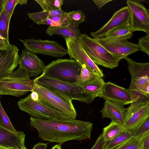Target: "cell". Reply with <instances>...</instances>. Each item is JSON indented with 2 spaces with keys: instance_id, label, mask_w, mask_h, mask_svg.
I'll return each instance as SVG.
<instances>
[{
  "instance_id": "cell-4",
  "label": "cell",
  "mask_w": 149,
  "mask_h": 149,
  "mask_svg": "<svg viewBox=\"0 0 149 149\" xmlns=\"http://www.w3.org/2000/svg\"><path fill=\"white\" fill-rule=\"evenodd\" d=\"M34 86L26 72L20 65L7 77L0 80L1 95L19 97L32 92Z\"/></svg>"
},
{
  "instance_id": "cell-29",
  "label": "cell",
  "mask_w": 149,
  "mask_h": 149,
  "mask_svg": "<svg viewBox=\"0 0 149 149\" xmlns=\"http://www.w3.org/2000/svg\"><path fill=\"white\" fill-rule=\"evenodd\" d=\"M27 3V0H4L1 10L4 14L12 17L15 8L18 4L22 5Z\"/></svg>"
},
{
  "instance_id": "cell-28",
  "label": "cell",
  "mask_w": 149,
  "mask_h": 149,
  "mask_svg": "<svg viewBox=\"0 0 149 149\" xmlns=\"http://www.w3.org/2000/svg\"><path fill=\"white\" fill-rule=\"evenodd\" d=\"M11 17L4 14L1 10L0 11V35L9 41L8 30Z\"/></svg>"
},
{
  "instance_id": "cell-33",
  "label": "cell",
  "mask_w": 149,
  "mask_h": 149,
  "mask_svg": "<svg viewBox=\"0 0 149 149\" xmlns=\"http://www.w3.org/2000/svg\"><path fill=\"white\" fill-rule=\"evenodd\" d=\"M81 67L80 75L81 82L90 81L100 77L90 71L85 66H82Z\"/></svg>"
},
{
  "instance_id": "cell-38",
  "label": "cell",
  "mask_w": 149,
  "mask_h": 149,
  "mask_svg": "<svg viewBox=\"0 0 149 149\" xmlns=\"http://www.w3.org/2000/svg\"><path fill=\"white\" fill-rule=\"evenodd\" d=\"M112 1V0H93L97 6L98 9H100L102 6L106 3Z\"/></svg>"
},
{
  "instance_id": "cell-10",
  "label": "cell",
  "mask_w": 149,
  "mask_h": 149,
  "mask_svg": "<svg viewBox=\"0 0 149 149\" xmlns=\"http://www.w3.org/2000/svg\"><path fill=\"white\" fill-rule=\"evenodd\" d=\"M19 40L22 42L25 49L36 54L58 58L62 57L68 54L67 49L54 41L36 39L33 38L24 40Z\"/></svg>"
},
{
  "instance_id": "cell-14",
  "label": "cell",
  "mask_w": 149,
  "mask_h": 149,
  "mask_svg": "<svg viewBox=\"0 0 149 149\" xmlns=\"http://www.w3.org/2000/svg\"><path fill=\"white\" fill-rule=\"evenodd\" d=\"M130 13L128 7H123L116 11L110 20L102 27L90 35L94 38L105 37L108 33L116 29L129 22Z\"/></svg>"
},
{
  "instance_id": "cell-6",
  "label": "cell",
  "mask_w": 149,
  "mask_h": 149,
  "mask_svg": "<svg viewBox=\"0 0 149 149\" xmlns=\"http://www.w3.org/2000/svg\"><path fill=\"white\" fill-rule=\"evenodd\" d=\"M124 59L127 62L131 78L128 90L134 96L148 95L149 94V63H138L127 56Z\"/></svg>"
},
{
  "instance_id": "cell-15",
  "label": "cell",
  "mask_w": 149,
  "mask_h": 149,
  "mask_svg": "<svg viewBox=\"0 0 149 149\" xmlns=\"http://www.w3.org/2000/svg\"><path fill=\"white\" fill-rule=\"evenodd\" d=\"M101 97L106 100L120 103L123 105L134 101L132 95L127 89L110 82L105 83Z\"/></svg>"
},
{
  "instance_id": "cell-3",
  "label": "cell",
  "mask_w": 149,
  "mask_h": 149,
  "mask_svg": "<svg viewBox=\"0 0 149 149\" xmlns=\"http://www.w3.org/2000/svg\"><path fill=\"white\" fill-rule=\"evenodd\" d=\"M82 67L75 60L58 58L45 65L42 75L61 81L79 84Z\"/></svg>"
},
{
  "instance_id": "cell-24",
  "label": "cell",
  "mask_w": 149,
  "mask_h": 149,
  "mask_svg": "<svg viewBox=\"0 0 149 149\" xmlns=\"http://www.w3.org/2000/svg\"><path fill=\"white\" fill-rule=\"evenodd\" d=\"M131 136L130 131L124 130L107 142L103 149H115Z\"/></svg>"
},
{
  "instance_id": "cell-22",
  "label": "cell",
  "mask_w": 149,
  "mask_h": 149,
  "mask_svg": "<svg viewBox=\"0 0 149 149\" xmlns=\"http://www.w3.org/2000/svg\"><path fill=\"white\" fill-rule=\"evenodd\" d=\"M62 9L50 11H42L36 13H27L29 17L38 25L43 24L45 21L52 16L62 15L67 13Z\"/></svg>"
},
{
  "instance_id": "cell-18",
  "label": "cell",
  "mask_w": 149,
  "mask_h": 149,
  "mask_svg": "<svg viewBox=\"0 0 149 149\" xmlns=\"http://www.w3.org/2000/svg\"><path fill=\"white\" fill-rule=\"evenodd\" d=\"M25 136L23 132H14L0 125V146L9 149H27Z\"/></svg>"
},
{
  "instance_id": "cell-11",
  "label": "cell",
  "mask_w": 149,
  "mask_h": 149,
  "mask_svg": "<svg viewBox=\"0 0 149 149\" xmlns=\"http://www.w3.org/2000/svg\"><path fill=\"white\" fill-rule=\"evenodd\" d=\"M94 39L119 62L127 56L140 51L137 44L129 42L126 38L109 39L103 37Z\"/></svg>"
},
{
  "instance_id": "cell-36",
  "label": "cell",
  "mask_w": 149,
  "mask_h": 149,
  "mask_svg": "<svg viewBox=\"0 0 149 149\" xmlns=\"http://www.w3.org/2000/svg\"><path fill=\"white\" fill-rule=\"evenodd\" d=\"M9 42L2 37L0 35V50L6 51L12 45Z\"/></svg>"
},
{
  "instance_id": "cell-21",
  "label": "cell",
  "mask_w": 149,
  "mask_h": 149,
  "mask_svg": "<svg viewBox=\"0 0 149 149\" xmlns=\"http://www.w3.org/2000/svg\"><path fill=\"white\" fill-rule=\"evenodd\" d=\"M103 78L99 77L79 84L85 90L95 97H101L105 84Z\"/></svg>"
},
{
  "instance_id": "cell-13",
  "label": "cell",
  "mask_w": 149,
  "mask_h": 149,
  "mask_svg": "<svg viewBox=\"0 0 149 149\" xmlns=\"http://www.w3.org/2000/svg\"><path fill=\"white\" fill-rule=\"evenodd\" d=\"M68 54L71 59L75 60L82 66H85L90 71L100 77L104 76L100 69L87 54L78 40L65 39Z\"/></svg>"
},
{
  "instance_id": "cell-23",
  "label": "cell",
  "mask_w": 149,
  "mask_h": 149,
  "mask_svg": "<svg viewBox=\"0 0 149 149\" xmlns=\"http://www.w3.org/2000/svg\"><path fill=\"white\" fill-rule=\"evenodd\" d=\"M133 33L129 22L116 29L103 38L109 39L125 38L128 40L131 38L133 36Z\"/></svg>"
},
{
  "instance_id": "cell-1",
  "label": "cell",
  "mask_w": 149,
  "mask_h": 149,
  "mask_svg": "<svg viewBox=\"0 0 149 149\" xmlns=\"http://www.w3.org/2000/svg\"><path fill=\"white\" fill-rule=\"evenodd\" d=\"M31 126L43 140L60 145L67 141L90 139L93 128L90 122L75 119L46 120L30 117Z\"/></svg>"
},
{
  "instance_id": "cell-31",
  "label": "cell",
  "mask_w": 149,
  "mask_h": 149,
  "mask_svg": "<svg viewBox=\"0 0 149 149\" xmlns=\"http://www.w3.org/2000/svg\"><path fill=\"white\" fill-rule=\"evenodd\" d=\"M115 149H142L140 141L131 136Z\"/></svg>"
},
{
  "instance_id": "cell-27",
  "label": "cell",
  "mask_w": 149,
  "mask_h": 149,
  "mask_svg": "<svg viewBox=\"0 0 149 149\" xmlns=\"http://www.w3.org/2000/svg\"><path fill=\"white\" fill-rule=\"evenodd\" d=\"M41 7L43 11L61 9L63 0H34Z\"/></svg>"
},
{
  "instance_id": "cell-26",
  "label": "cell",
  "mask_w": 149,
  "mask_h": 149,
  "mask_svg": "<svg viewBox=\"0 0 149 149\" xmlns=\"http://www.w3.org/2000/svg\"><path fill=\"white\" fill-rule=\"evenodd\" d=\"M130 132L132 136L140 141L149 132V116Z\"/></svg>"
},
{
  "instance_id": "cell-44",
  "label": "cell",
  "mask_w": 149,
  "mask_h": 149,
  "mask_svg": "<svg viewBox=\"0 0 149 149\" xmlns=\"http://www.w3.org/2000/svg\"><path fill=\"white\" fill-rule=\"evenodd\" d=\"M1 91H0V95H1Z\"/></svg>"
},
{
  "instance_id": "cell-19",
  "label": "cell",
  "mask_w": 149,
  "mask_h": 149,
  "mask_svg": "<svg viewBox=\"0 0 149 149\" xmlns=\"http://www.w3.org/2000/svg\"><path fill=\"white\" fill-rule=\"evenodd\" d=\"M124 106L120 103L106 100L100 111L102 117L109 118L111 121L124 127L126 108Z\"/></svg>"
},
{
  "instance_id": "cell-35",
  "label": "cell",
  "mask_w": 149,
  "mask_h": 149,
  "mask_svg": "<svg viewBox=\"0 0 149 149\" xmlns=\"http://www.w3.org/2000/svg\"><path fill=\"white\" fill-rule=\"evenodd\" d=\"M107 143L104 140L102 134L98 136L94 145L91 149H103Z\"/></svg>"
},
{
  "instance_id": "cell-34",
  "label": "cell",
  "mask_w": 149,
  "mask_h": 149,
  "mask_svg": "<svg viewBox=\"0 0 149 149\" xmlns=\"http://www.w3.org/2000/svg\"><path fill=\"white\" fill-rule=\"evenodd\" d=\"M140 51L149 56V33L143 37L139 38L137 44Z\"/></svg>"
},
{
  "instance_id": "cell-12",
  "label": "cell",
  "mask_w": 149,
  "mask_h": 149,
  "mask_svg": "<svg viewBox=\"0 0 149 149\" xmlns=\"http://www.w3.org/2000/svg\"><path fill=\"white\" fill-rule=\"evenodd\" d=\"M126 3L130 13L129 23L131 30L149 33V10L136 0H128Z\"/></svg>"
},
{
  "instance_id": "cell-7",
  "label": "cell",
  "mask_w": 149,
  "mask_h": 149,
  "mask_svg": "<svg viewBox=\"0 0 149 149\" xmlns=\"http://www.w3.org/2000/svg\"><path fill=\"white\" fill-rule=\"evenodd\" d=\"M32 91L38 93L39 95V101L42 103L63 113L72 119L76 118L77 115L76 109L72 103V100L69 98L35 83Z\"/></svg>"
},
{
  "instance_id": "cell-5",
  "label": "cell",
  "mask_w": 149,
  "mask_h": 149,
  "mask_svg": "<svg viewBox=\"0 0 149 149\" xmlns=\"http://www.w3.org/2000/svg\"><path fill=\"white\" fill-rule=\"evenodd\" d=\"M78 40L87 54L97 65L111 69L118 66L119 61L94 38L83 33L79 35Z\"/></svg>"
},
{
  "instance_id": "cell-2",
  "label": "cell",
  "mask_w": 149,
  "mask_h": 149,
  "mask_svg": "<svg viewBox=\"0 0 149 149\" xmlns=\"http://www.w3.org/2000/svg\"><path fill=\"white\" fill-rule=\"evenodd\" d=\"M33 82L51 91L63 95L72 100L90 104L96 98L84 89L79 84L61 81L41 75Z\"/></svg>"
},
{
  "instance_id": "cell-20",
  "label": "cell",
  "mask_w": 149,
  "mask_h": 149,
  "mask_svg": "<svg viewBox=\"0 0 149 149\" xmlns=\"http://www.w3.org/2000/svg\"><path fill=\"white\" fill-rule=\"evenodd\" d=\"M45 33L50 36L55 35L61 36L64 39L78 40L79 36L81 34L78 27L74 26L69 21L59 26H49Z\"/></svg>"
},
{
  "instance_id": "cell-41",
  "label": "cell",
  "mask_w": 149,
  "mask_h": 149,
  "mask_svg": "<svg viewBox=\"0 0 149 149\" xmlns=\"http://www.w3.org/2000/svg\"><path fill=\"white\" fill-rule=\"evenodd\" d=\"M51 149H62L61 145L59 144H56Z\"/></svg>"
},
{
  "instance_id": "cell-37",
  "label": "cell",
  "mask_w": 149,
  "mask_h": 149,
  "mask_svg": "<svg viewBox=\"0 0 149 149\" xmlns=\"http://www.w3.org/2000/svg\"><path fill=\"white\" fill-rule=\"evenodd\" d=\"M140 142L142 149H149V132L143 137Z\"/></svg>"
},
{
  "instance_id": "cell-32",
  "label": "cell",
  "mask_w": 149,
  "mask_h": 149,
  "mask_svg": "<svg viewBox=\"0 0 149 149\" xmlns=\"http://www.w3.org/2000/svg\"><path fill=\"white\" fill-rule=\"evenodd\" d=\"M0 125L10 131L17 132L13 126L10 119L1 105L0 100Z\"/></svg>"
},
{
  "instance_id": "cell-40",
  "label": "cell",
  "mask_w": 149,
  "mask_h": 149,
  "mask_svg": "<svg viewBox=\"0 0 149 149\" xmlns=\"http://www.w3.org/2000/svg\"><path fill=\"white\" fill-rule=\"evenodd\" d=\"M47 143L39 142L34 145L32 149H46Z\"/></svg>"
},
{
  "instance_id": "cell-39",
  "label": "cell",
  "mask_w": 149,
  "mask_h": 149,
  "mask_svg": "<svg viewBox=\"0 0 149 149\" xmlns=\"http://www.w3.org/2000/svg\"><path fill=\"white\" fill-rule=\"evenodd\" d=\"M62 15H58L52 16L49 18L53 22L56 24L58 26L61 25L60 22L61 20Z\"/></svg>"
},
{
  "instance_id": "cell-9",
  "label": "cell",
  "mask_w": 149,
  "mask_h": 149,
  "mask_svg": "<svg viewBox=\"0 0 149 149\" xmlns=\"http://www.w3.org/2000/svg\"><path fill=\"white\" fill-rule=\"evenodd\" d=\"M126 108L124 128L130 131L149 116V98L142 96L136 99Z\"/></svg>"
},
{
  "instance_id": "cell-16",
  "label": "cell",
  "mask_w": 149,
  "mask_h": 149,
  "mask_svg": "<svg viewBox=\"0 0 149 149\" xmlns=\"http://www.w3.org/2000/svg\"><path fill=\"white\" fill-rule=\"evenodd\" d=\"M19 50L13 45L7 50H0V80L8 76L19 65Z\"/></svg>"
},
{
  "instance_id": "cell-30",
  "label": "cell",
  "mask_w": 149,
  "mask_h": 149,
  "mask_svg": "<svg viewBox=\"0 0 149 149\" xmlns=\"http://www.w3.org/2000/svg\"><path fill=\"white\" fill-rule=\"evenodd\" d=\"M69 22L76 27L85 20V15L81 10H77L69 12L66 13Z\"/></svg>"
},
{
  "instance_id": "cell-43",
  "label": "cell",
  "mask_w": 149,
  "mask_h": 149,
  "mask_svg": "<svg viewBox=\"0 0 149 149\" xmlns=\"http://www.w3.org/2000/svg\"><path fill=\"white\" fill-rule=\"evenodd\" d=\"M0 149H9L0 146Z\"/></svg>"
},
{
  "instance_id": "cell-17",
  "label": "cell",
  "mask_w": 149,
  "mask_h": 149,
  "mask_svg": "<svg viewBox=\"0 0 149 149\" xmlns=\"http://www.w3.org/2000/svg\"><path fill=\"white\" fill-rule=\"evenodd\" d=\"M19 56V65L29 77L37 76L42 72L45 65L36 54L25 48Z\"/></svg>"
},
{
  "instance_id": "cell-8",
  "label": "cell",
  "mask_w": 149,
  "mask_h": 149,
  "mask_svg": "<svg viewBox=\"0 0 149 149\" xmlns=\"http://www.w3.org/2000/svg\"><path fill=\"white\" fill-rule=\"evenodd\" d=\"M20 109L31 117L46 120L72 119L65 113L54 109L39 101L32 99L30 95L17 102Z\"/></svg>"
},
{
  "instance_id": "cell-25",
  "label": "cell",
  "mask_w": 149,
  "mask_h": 149,
  "mask_svg": "<svg viewBox=\"0 0 149 149\" xmlns=\"http://www.w3.org/2000/svg\"><path fill=\"white\" fill-rule=\"evenodd\" d=\"M124 130V127L111 121L108 125L103 129L102 134L104 142L107 143Z\"/></svg>"
},
{
  "instance_id": "cell-42",
  "label": "cell",
  "mask_w": 149,
  "mask_h": 149,
  "mask_svg": "<svg viewBox=\"0 0 149 149\" xmlns=\"http://www.w3.org/2000/svg\"><path fill=\"white\" fill-rule=\"evenodd\" d=\"M4 0H0V11L2 8L4 2Z\"/></svg>"
}]
</instances>
